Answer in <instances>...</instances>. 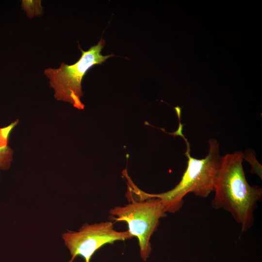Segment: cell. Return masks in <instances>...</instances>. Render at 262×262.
<instances>
[{
	"label": "cell",
	"instance_id": "1",
	"mask_svg": "<svg viewBox=\"0 0 262 262\" xmlns=\"http://www.w3.org/2000/svg\"><path fill=\"white\" fill-rule=\"evenodd\" d=\"M241 151L222 156L211 204L214 209H224L230 213L241 226L242 232L253 224L254 213L262 198V188L250 185L243 167Z\"/></svg>",
	"mask_w": 262,
	"mask_h": 262
},
{
	"label": "cell",
	"instance_id": "2",
	"mask_svg": "<svg viewBox=\"0 0 262 262\" xmlns=\"http://www.w3.org/2000/svg\"><path fill=\"white\" fill-rule=\"evenodd\" d=\"M180 130L177 135L183 137L186 144L185 153L188 158L187 167L179 183L172 189L161 194L145 193L147 198H159L165 213H174L182 206L184 196L190 193L196 196L207 197L214 191L222 156L219 144L215 139L209 140V152L204 158H194L190 154V144Z\"/></svg>",
	"mask_w": 262,
	"mask_h": 262
},
{
	"label": "cell",
	"instance_id": "3",
	"mask_svg": "<svg viewBox=\"0 0 262 262\" xmlns=\"http://www.w3.org/2000/svg\"><path fill=\"white\" fill-rule=\"evenodd\" d=\"M102 38L98 43L92 46L87 51L81 48L82 56L72 65L62 63L58 68H48L44 74L49 79L50 86L54 90L55 98L58 100L66 101L80 110L84 105L81 100L83 94L82 81L86 72L93 66L101 65L114 54L103 55L101 51L105 45Z\"/></svg>",
	"mask_w": 262,
	"mask_h": 262
},
{
	"label": "cell",
	"instance_id": "4",
	"mask_svg": "<svg viewBox=\"0 0 262 262\" xmlns=\"http://www.w3.org/2000/svg\"><path fill=\"white\" fill-rule=\"evenodd\" d=\"M131 202L116 206L110 211L115 222H125L130 233L138 240L142 259L146 261L151 251L150 239L158 225L159 220L165 215L161 200L151 198L145 200L130 196Z\"/></svg>",
	"mask_w": 262,
	"mask_h": 262
},
{
	"label": "cell",
	"instance_id": "5",
	"mask_svg": "<svg viewBox=\"0 0 262 262\" xmlns=\"http://www.w3.org/2000/svg\"><path fill=\"white\" fill-rule=\"evenodd\" d=\"M62 237L72 256L69 262H72L78 256H82L85 262H90L94 253L103 245L130 239L132 236L128 230L117 231L111 221H106L84 224L78 231H68L63 233Z\"/></svg>",
	"mask_w": 262,
	"mask_h": 262
},
{
	"label": "cell",
	"instance_id": "6",
	"mask_svg": "<svg viewBox=\"0 0 262 262\" xmlns=\"http://www.w3.org/2000/svg\"><path fill=\"white\" fill-rule=\"evenodd\" d=\"M18 120L6 127L0 128V169L7 170L13 160V150L9 146V140L12 130L18 124Z\"/></svg>",
	"mask_w": 262,
	"mask_h": 262
},
{
	"label": "cell",
	"instance_id": "7",
	"mask_svg": "<svg viewBox=\"0 0 262 262\" xmlns=\"http://www.w3.org/2000/svg\"><path fill=\"white\" fill-rule=\"evenodd\" d=\"M243 154L244 159L247 161L251 166V173L256 174L262 179V166L257 161L254 151L250 149H247L245 152L243 153Z\"/></svg>",
	"mask_w": 262,
	"mask_h": 262
},
{
	"label": "cell",
	"instance_id": "8",
	"mask_svg": "<svg viewBox=\"0 0 262 262\" xmlns=\"http://www.w3.org/2000/svg\"><path fill=\"white\" fill-rule=\"evenodd\" d=\"M40 0H22V8L26 11L27 14L30 17L41 14L42 8Z\"/></svg>",
	"mask_w": 262,
	"mask_h": 262
}]
</instances>
